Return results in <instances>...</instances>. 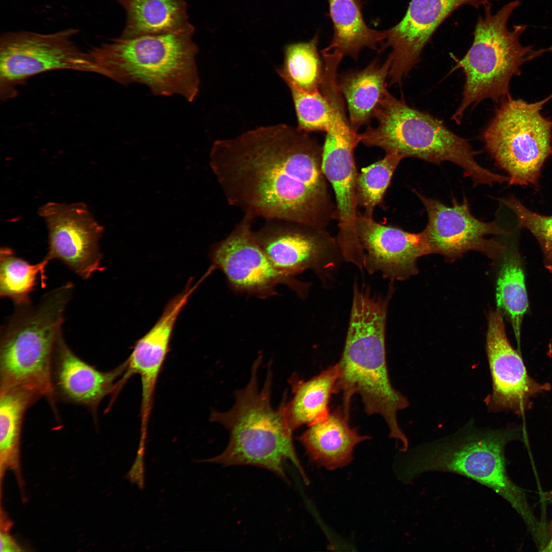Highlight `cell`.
<instances>
[{"instance_id":"52a82bcc","label":"cell","mask_w":552,"mask_h":552,"mask_svg":"<svg viewBox=\"0 0 552 552\" xmlns=\"http://www.w3.org/2000/svg\"><path fill=\"white\" fill-rule=\"evenodd\" d=\"M374 118L376 127L368 126L359 134L360 142L379 147L386 153H395L403 158L412 157L439 164L453 163L463 169L474 186H492L500 175L476 161L478 152L469 143L450 131L430 114L410 107L388 91L378 106Z\"/></svg>"},{"instance_id":"484cf974","label":"cell","mask_w":552,"mask_h":552,"mask_svg":"<svg viewBox=\"0 0 552 552\" xmlns=\"http://www.w3.org/2000/svg\"><path fill=\"white\" fill-rule=\"evenodd\" d=\"M42 397L22 387L0 389V470L1 479L14 470L21 487L20 448L21 427L27 409Z\"/></svg>"},{"instance_id":"d4e9b609","label":"cell","mask_w":552,"mask_h":552,"mask_svg":"<svg viewBox=\"0 0 552 552\" xmlns=\"http://www.w3.org/2000/svg\"><path fill=\"white\" fill-rule=\"evenodd\" d=\"M116 1L126 13L123 37L170 33L191 24L185 0Z\"/></svg>"},{"instance_id":"1f68e13d","label":"cell","mask_w":552,"mask_h":552,"mask_svg":"<svg viewBox=\"0 0 552 552\" xmlns=\"http://www.w3.org/2000/svg\"><path fill=\"white\" fill-rule=\"evenodd\" d=\"M499 200L515 214L518 226L528 229L536 238L542 251L544 265L552 272V215L531 211L514 196Z\"/></svg>"},{"instance_id":"9c48e42d","label":"cell","mask_w":552,"mask_h":552,"mask_svg":"<svg viewBox=\"0 0 552 552\" xmlns=\"http://www.w3.org/2000/svg\"><path fill=\"white\" fill-rule=\"evenodd\" d=\"M552 94L529 103L503 98L481 134L485 147L509 175L510 185L538 187L542 168L552 154V121L541 113Z\"/></svg>"},{"instance_id":"cb8c5ba5","label":"cell","mask_w":552,"mask_h":552,"mask_svg":"<svg viewBox=\"0 0 552 552\" xmlns=\"http://www.w3.org/2000/svg\"><path fill=\"white\" fill-rule=\"evenodd\" d=\"M334 35L323 50L348 56L356 60L365 48L378 50L385 40L387 30L377 31L365 24L361 12V0H328Z\"/></svg>"},{"instance_id":"83f0119b","label":"cell","mask_w":552,"mask_h":552,"mask_svg":"<svg viewBox=\"0 0 552 552\" xmlns=\"http://www.w3.org/2000/svg\"><path fill=\"white\" fill-rule=\"evenodd\" d=\"M50 261L45 257L31 264L18 257L7 246L0 249V296L11 300L16 306L31 304L30 295L39 278L41 286H46L45 270Z\"/></svg>"},{"instance_id":"4fadbf2b","label":"cell","mask_w":552,"mask_h":552,"mask_svg":"<svg viewBox=\"0 0 552 552\" xmlns=\"http://www.w3.org/2000/svg\"><path fill=\"white\" fill-rule=\"evenodd\" d=\"M37 213L48 231L46 258L61 261L85 280L103 270L99 240L104 228L85 203L49 202Z\"/></svg>"},{"instance_id":"7c38bea8","label":"cell","mask_w":552,"mask_h":552,"mask_svg":"<svg viewBox=\"0 0 552 552\" xmlns=\"http://www.w3.org/2000/svg\"><path fill=\"white\" fill-rule=\"evenodd\" d=\"M326 132L322 148V169L334 191L338 220V243L343 259L357 264L362 252L357 228L356 186L357 173L354 151L360 142L344 113H336Z\"/></svg>"},{"instance_id":"f546056e","label":"cell","mask_w":552,"mask_h":552,"mask_svg":"<svg viewBox=\"0 0 552 552\" xmlns=\"http://www.w3.org/2000/svg\"><path fill=\"white\" fill-rule=\"evenodd\" d=\"M403 158L395 153L362 169L356 180L357 204L364 209V215L372 217L375 208L382 201L394 173Z\"/></svg>"},{"instance_id":"836d02e7","label":"cell","mask_w":552,"mask_h":552,"mask_svg":"<svg viewBox=\"0 0 552 552\" xmlns=\"http://www.w3.org/2000/svg\"><path fill=\"white\" fill-rule=\"evenodd\" d=\"M550 498L552 500V490L549 493ZM544 552L552 551V525L549 527V537L543 551Z\"/></svg>"},{"instance_id":"d6a6232c","label":"cell","mask_w":552,"mask_h":552,"mask_svg":"<svg viewBox=\"0 0 552 552\" xmlns=\"http://www.w3.org/2000/svg\"><path fill=\"white\" fill-rule=\"evenodd\" d=\"M8 528L1 527V551H22L21 546L17 543L16 540L8 533Z\"/></svg>"},{"instance_id":"603a6c76","label":"cell","mask_w":552,"mask_h":552,"mask_svg":"<svg viewBox=\"0 0 552 552\" xmlns=\"http://www.w3.org/2000/svg\"><path fill=\"white\" fill-rule=\"evenodd\" d=\"M339 376L338 363L305 381L293 374L289 379L293 395L284 402V413L293 431L303 425H311L325 419L329 413V403Z\"/></svg>"},{"instance_id":"7a4b0ae2","label":"cell","mask_w":552,"mask_h":552,"mask_svg":"<svg viewBox=\"0 0 552 552\" xmlns=\"http://www.w3.org/2000/svg\"><path fill=\"white\" fill-rule=\"evenodd\" d=\"M390 294L389 291L386 296L372 294L369 287L355 283L334 394H342V407L348 414L352 397L360 396L364 412L382 417L389 436L406 449L408 441L399 427L397 413L407 407L409 402L393 386L386 360L385 324Z\"/></svg>"},{"instance_id":"e0dca14e","label":"cell","mask_w":552,"mask_h":552,"mask_svg":"<svg viewBox=\"0 0 552 552\" xmlns=\"http://www.w3.org/2000/svg\"><path fill=\"white\" fill-rule=\"evenodd\" d=\"M356 228L363 269L380 272L384 278L402 280L417 272L416 262L431 254L423 233H412L375 221L357 213Z\"/></svg>"},{"instance_id":"9a60e30c","label":"cell","mask_w":552,"mask_h":552,"mask_svg":"<svg viewBox=\"0 0 552 552\" xmlns=\"http://www.w3.org/2000/svg\"><path fill=\"white\" fill-rule=\"evenodd\" d=\"M486 351L492 382L491 393L485 399L492 412L510 411L522 415L532 407V400L550 389L528 374L522 359L511 345L506 335L502 314L490 312Z\"/></svg>"},{"instance_id":"7402d4cb","label":"cell","mask_w":552,"mask_h":552,"mask_svg":"<svg viewBox=\"0 0 552 552\" xmlns=\"http://www.w3.org/2000/svg\"><path fill=\"white\" fill-rule=\"evenodd\" d=\"M390 66L391 60L388 57L382 64L375 59L361 70L338 75V87L347 104L349 120L354 131L357 132L374 118L388 91L386 81Z\"/></svg>"},{"instance_id":"30bf717a","label":"cell","mask_w":552,"mask_h":552,"mask_svg":"<svg viewBox=\"0 0 552 552\" xmlns=\"http://www.w3.org/2000/svg\"><path fill=\"white\" fill-rule=\"evenodd\" d=\"M74 29L51 34L17 32L0 40V98L16 96L17 87L35 75L72 70L94 73L90 55L80 51L72 38Z\"/></svg>"},{"instance_id":"f1b7e54d","label":"cell","mask_w":552,"mask_h":552,"mask_svg":"<svg viewBox=\"0 0 552 552\" xmlns=\"http://www.w3.org/2000/svg\"><path fill=\"white\" fill-rule=\"evenodd\" d=\"M318 37L308 42L289 44L284 50L283 67L278 72L286 83L300 89L314 93L320 90L324 64L317 51Z\"/></svg>"},{"instance_id":"4316f807","label":"cell","mask_w":552,"mask_h":552,"mask_svg":"<svg viewBox=\"0 0 552 552\" xmlns=\"http://www.w3.org/2000/svg\"><path fill=\"white\" fill-rule=\"evenodd\" d=\"M497 281V310L510 320L518 346L524 315L528 307L522 261L515 246L505 249Z\"/></svg>"},{"instance_id":"6da1fadb","label":"cell","mask_w":552,"mask_h":552,"mask_svg":"<svg viewBox=\"0 0 552 552\" xmlns=\"http://www.w3.org/2000/svg\"><path fill=\"white\" fill-rule=\"evenodd\" d=\"M322 148L286 124L260 127L214 142L210 165L230 205L320 231L329 197Z\"/></svg>"},{"instance_id":"8fae6325","label":"cell","mask_w":552,"mask_h":552,"mask_svg":"<svg viewBox=\"0 0 552 552\" xmlns=\"http://www.w3.org/2000/svg\"><path fill=\"white\" fill-rule=\"evenodd\" d=\"M253 219L245 215L229 236L212 246L210 257L213 267L223 273L229 286L238 292L267 298L277 294L278 286L284 285L304 296L307 284L274 266L255 238Z\"/></svg>"},{"instance_id":"5bb4252c","label":"cell","mask_w":552,"mask_h":552,"mask_svg":"<svg viewBox=\"0 0 552 552\" xmlns=\"http://www.w3.org/2000/svg\"><path fill=\"white\" fill-rule=\"evenodd\" d=\"M416 192L427 213L428 223L422 232L431 253L440 254L449 259L472 250L494 258L502 255L507 247L486 237L509 235L510 233L496 221L486 222L476 218L470 211L467 198L461 202L453 198L451 205L447 206Z\"/></svg>"},{"instance_id":"3957f363","label":"cell","mask_w":552,"mask_h":552,"mask_svg":"<svg viewBox=\"0 0 552 552\" xmlns=\"http://www.w3.org/2000/svg\"><path fill=\"white\" fill-rule=\"evenodd\" d=\"M515 426L491 428L469 421L453 433L423 443L410 450L401 465L400 475L409 481L427 472L461 475L485 486L507 501L528 532L538 533L542 522L536 517L523 490L512 481L506 468L505 448L522 439Z\"/></svg>"},{"instance_id":"ba28073f","label":"cell","mask_w":552,"mask_h":552,"mask_svg":"<svg viewBox=\"0 0 552 552\" xmlns=\"http://www.w3.org/2000/svg\"><path fill=\"white\" fill-rule=\"evenodd\" d=\"M520 4L518 0L513 1L495 13L491 4L484 7L470 48L462 59L454 58L456 67L462 68L465 76L462 100L451 118L457 124L470 105L486 99L497 100L510 96V81L520 74L521 66L546 52V49L536 50L532 45L522 44L520 37L527 25L508 28L511 15Z\"/></svg>"},{"instance_id":"ffe728a7","label":"cell","mask_w":552,"mask_h":552,"mask_svg":"<svg viewBox=\"0 0 552 552\" xmlns=\"http://www.w3.org/2000/svg\"><path fill=\"white\" fill-rule=\"evenodd\" d=\"M254 233L274 266L285 275L294 277L311 269L323 275L337 264L333 241L319 233L277 228Z\"/></svg>"},{"instance_id":"2e32d148","label":"cell","mask_w":552,"mask_h":552,"mask_svg":"<svg viewBox=\"0 0 552 552\" xmlns=\"http://www.w3.org/2000/svg\"><path fill=\"white\" fill-rule=\"evenodd\" d=\"M496 1L411 0L403 18L387 30L382 45V49H392L391 83L400 84L408 76L436 30L453 11L464 5L478 9Z\"/></svg>"},{"instance_id":"277c9868","label":"cell","mask_w":552,"mask_h":552,"mask_svg":"<svg viewBox=\"0 0 552 552\" xmlns=\"http://www.w3.org/2000/svg\"><path fill=\"white\" fill-rule=\"evenodd\" d=\"M262 361L260 355L254 362L246 386L235 393L233 407L225 412L213 410L210 420L223 425L229 433L225 450L219 455L201 462L221 464L225 466L248 465L260 467L288 479L284 469L286 460L291 461L305 482L308 478L297 456L292 438L293 431L284 413L282 400L275 410L271 404L272 372L268 363L264 385L259 388L258 371Z\"/></svg>"},{"instance_id":"4dcf8cb0","label":"cell","mask_w":552,"mask_h":552,"mask_svg":"<svg viewBox=\"0 0 552 552\" xmlns=\"http://www.w3.org/2000/svg\"><path fill=\"white\" fill-rule=\"evenodd\" d=\"M287 84L294 103L297 119V128L307 133L326 132L331 124L332 112L324 94L320 90L308 93L292 84Z\"/></svg>"},{"instance_id":"d6986e66","label":"cell","mask_w":552,"mask_h":552,"mask_svg":"<svg viewBox=\"0 0 552 552\" xmlns=\"http://www.w3.org/2000/svg\"><path fill=\"white\" fill-rule=\"evenodd\" d=\"M183 308L175 300L170 301L154 326L135 342L127 360L125 372L116 384L112 398L135 374L141 382V438L146 439L158 376L169 350L175 324Z\"/></svg>"},{"instance_id":"5b68a950","label":"cell","mask_w":552,"mask_h":552,"mask_svg":"<svg viewBox=\"0 0 552 552\" xmlns=\"http://www.w3.org/2000/svg\"><path fill=\"white\" fill-rule=\"evenodd\" d=\"M194 31L190 24L170 33L115 38L89 52L94 73L124 85H145L155 96L178 95L192 102L199 87Z\"/></svg>"},{"instance_id":"44dd1931","label":"cell","mask_w":552,"mask_h":552,"mask_svg":"<svg viewBox=\"0 0 552 552\" xmlns=\"http://www.w3.org/2000/svg\"><path fill=\"white\" fill-rule=\"evenodd\" d=\"M349 418V415L339 406L324 420L308 426L297 438L312 462L334 470L352 461L355 446L370 437L351 427Z\"/></svg>"},{"instance_id":"ac0fdd59","label":"cell","mask_w":552,"mask_h":552,"mask_svg":"<svg viewBox=\"0 0 552 552\" xmlns=\"http://www.w3.org/2000/svg\"><path fill=\"white\" fill-rule=\"evenodd\" d=\"M127 367V360L109 371H101L76 355L62 335L55 350L52 383L55 401L83 406L96 415L98 406L112 394L119 378Z\"/></svg>"},{"instance_id":"8992f818","label":"cell","mask_w":552,"mask_h":552,"mask_svg":"<svg viewBox=\"0 0 552 552\" xmlns=\"http://www.w3.org/2000/svg\"><path fill=\"white\" fill-rule=\"evenodd\" d=\"M73 292V283L67 282L44 294L35 305L16 306L1 329L0 389H30L46 398L56 411L53 359Z\"/></svg>"}]
</instances>
